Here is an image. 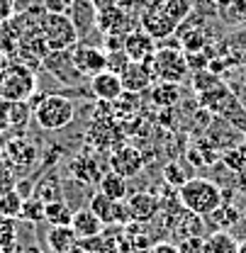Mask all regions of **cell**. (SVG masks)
I'll return each mask as SVG.
<instances>
[{
    "instance_id": "18",
    "label": "cell",
    "mask_w": 246,
    "mask_h": 253,
    "mask_svg": "<svg viewBox=\"0 0 246 253\" xmlns=\"http://www.w3.org/2000/svg\"><path fill=\"white\" fill-rule=\"evenodd\" d=\"M120 78H122L124 93H134V95L144 93V90L151 88V83H154V76H151L149 66H147V63H134V61H129L124 66Z\"/></svg>"
},
{
    "instance_id": "34",
    "label": "cell",
    "mask_w": 246,
    "mask_h": 253,
    "mask_svg": "<svg viewBox=\"0 0 246 253\" xmlns=\"http://www.w3.org/2000/svg\"><path fill=\"white\" fill-rule=\"evenodd\" d=\"M163 178H166V183H171L173 188L178 190L183 185L185 180H188V175H185V170L178 166V163H168L166 168H163Z\"/></svg>"
},
{
    "instance_id": "11",
    "label": "cell",
    "mask_w": 246,
    "mask_h": 253,
    "mask_svg": "<svg viewBox=\"0 0 246 253\" xmlns=\"http://www.w3.org/2000/svg\"><path fill=\"white\" fill-rule=\"evenodd\" d=\"M147 161H144V154L132 146V144H120L117 149L110 151V170L122 175V178H137L142 170H144Z\"/></svg>"
},
{
    "instance_id": "13",
    "label": "cell",
    "mask_w": 246,
    "mask_h": 253,
    "mask_svg": "<svg viewBox=\"0 0 246 253\" xmlns=\"http://www.w3.org/2000/svg\"><path fill=\"white\" fill-rule=\"evenodd\" d=\"M139 30H144L149 37H154L156 42H158V39H166L173 32H178V25L158 5V7H149V10L139 12Z\"/></svg>"
},
{
    "instance_id": "31",
    "label": "cell",
    "mask_w": 246,
    "mask_h": 253,
    "mask_svg": "<svg viewBox=\"0 0 246 253\" xmlns=\"http://www.w3.org/2000/svg\"><path fill=\"white\" fill-rule=\"evenodd\" d=\"M207 219L217 224L215 231H229V226L239 221V210H237V207H232V205H224V202H222V205L217 207Z\"/></svg>"
},
{
    "instance_id": "30",
    "label": "cell",
    "mask_w": 246,
    "mask_h": 253,
    "mask_svg": "<svg viewBox=\"0 0 246 253\" xmlns=\"http://www.w3.org/2000/svg\"><path fill=\"white\" fill-rule=\"evenodd\" d=\"M10 131L22 134V129L27 126L32 117V105L30 102H10Z\"/></svg>"
},
{
    "instance_id": "24",
    "label": "cell",
    "mask_w": 246,
    "mask_h": 253,
    "mask_svg": "<svg viewBox=\"0 0 246 253\" xmlns=\"http://www.w3.org/2000/svg\"><path fill=\"white\" fill-rule=\"evenodd\" d=\"M98 192L107 195V197L115 200V202H124V200L129 197L127 178L117 175V173H112V170H107V173H102V178H100V183H98Z\"/></svg>"
},
{
    "instance_id": "26",
    "label": "cell",
    "mask_w": 246,
    "mask_h": 253,
    "mask_svg": "<svg viewBox=\"0 0 246 253\" xmlns=\"http://www.w3.org/2000/svg\"><path fill=\"white\" fill-rule=\"evenodd\" d=\"M73 212L71 205L66 200H56V202H49L47 210H44V221L49 226H71V219H73Z\"/></svg>"
},
{
    "instance_id": "47",
    "label": "cell",
    "mask_w": 246,
    "mask_h": 253,
    "mask_svg": "<svg viewBox=\"0 0 246 253\" xmlns=\"http://www.w3.org/2000/svg\"><path fill=\"white\" fill-rule=\"evenodd\" d=\"M12 2H17V0H12Z\"/></svg>"
},
{
    "instance_id": "32",
    "label": "cell",
    "mask_w": 246,
    "mask_h": 253,
    "mask_svg": "<svg viewBox=\"0 0 246 253\" xmlns=\"http://www.w3.org/2000/svg\"><path fill=\"white\" fill-rule=\"evenodd\" d=\"M161 10L181 27L185 20H188L190 10H193V0H163L161 2Z\"/></svg>"
},
{
    "instance_id": "29",
    "label": "cell",
    "mask_w": 246,
    "mask_h": 253,
    "mask_svg": "<svg viewBox=\"0 0 246 253\" xmlns=\"http://www.w3.org/2000/svg\"><path fill=\"white\" fill-rule=\"evenodd\" d=\"M17 251V219L0 217V253Z\"/></svg>"
},
{
    "instance_id": "14",
    "label": "cell",
    "mask_w": 246,
    "mask_h": 253,
    "mask_svg": "<svg viewBox=\"0 0 246 253\" xmlns=\"http://www.w3.org/2000/svg\"><path fill=\"white\" fill-rule=\"evenodd\" d=\"M124 54H127V59L134 63H147L151 56L156 54V39L154 37H149L144 30H137L129 32L127 37H124Z\"/></svg>"
},
{
    "instance_id": "1",
    "label": "cell",
    "mask_w": 246,
    "mask_h": 253,
    "mask_svg": "<svg viewBox=\"0 0 246 253\" xmlns=\"http://www.w3.org/2000/svg\"><path fill=\"white\" fill-rule=\"evenodd\" d=\"M178 202L183 205L185 212H193V214L207 219L224 202V192L217 183L207 180V178H188L178 188Z\"/></svg>"
},
{
    "instance_id": "2",
    "label": "cell",
    "mask_w": 246,
    "mask_h": 253,
    "mask_svg": "<svg viewBox=\"0 0 246 253\" xmlns=\"http://www.w3.org/2000/svg\"><path fill=\"white\" fill-rule=\"evenodd\" d=\"M30 105L34 122L44 131H59V129L68 126L76 120V105L66 95L59 93L34 95V102L30 100Z\"/></svg>"
},
{
    "instance_id": "17",
    "label": "cell",
    "mask_w": 246,
    "mask_h": 253,
    "mask_svg": "<svg viewBox=\"0 0 246 253\" xmlns=\"http://www.w3.org/2000/svg\"><path fill=\"white\" fill-rule=\"evenodd\" d=\"M42 68H47L56 81H61V83H76L78 78H81V73L76 71V66H73V59H71V51H49L47 54V59L42 63Z\"/></svg>"
},
{
    "instance_id": "37",
    "label": "cell",
    "mask_w": 246,
    "mask_h": 253,
    "mask_svg": "<svg viewBox=\"0 0 246 253\" xmlns=\"http://www.w3.org/2000/svg\"><path fill=\"white\" fill-rule=\"evenodd\" d=\"M178 253H202V236H188V239H181Z\"/></svg>"
},
{
    "instance_id": "16",
    "label": "cell",
    "mask_w": 246,
    "mask_h": 253,
    "mask_svg": "<svg viewBox=\"0 0 246 253\" xmlns=\"http://www.w3.org/2000/svg\"><path fill=\"white\" fill-rule=\"evenodd\" d=\"M91 93L95 95V100L100 102H117L124 95V85L120 73H112V71H102L98 76L91 78Z\"/></svg>"
},
{
    "instance_id": "7",
    "label": "cell",
    "mask_w": 246,
    "mask_h": 253,
    "mask_svg": "<svg viewBox=\"0 0 246 253\" xmlns=\"http://www.w3.org/2000/svg\"><path fill=\"white\" fill-rule=\"evenodd\" d=\"M0 158L5 163H10V168L15 173L17 170H30L32 166L37 163V158H39V149H37V144L32 141L30 136L15 134L7 141H2V156Z\"/></svg>"
},
{
    "instance_id": "12",
    "label": "cell",
    "mask_w": 246,
    "mask_h": 253,
    "mask_svg": "<svg viewBox=\"0 0 246 253\" xmlns=\"http://www.w3.org/2000/svg\"><path fill=\"white\" fill-rule=\"evenodd\" d=\"M88 210L98 214V219L102 221L105 226H110V224H127L129 221V214H127V205L124 202H115V200H110L107 195H102V192H95L91 195V200H88Z\"/></svg>"
},
{
    "instance_id": "39",
    "label": "cell",
    "mask_w": 246,
    "mask_h": 253,
    "mask_svg": "<svg viewBox=\"0 0 246 253\" xmlns=\"http://www.w3.org/2000/svg\"><path fill=\"white\" fill-rule=\"evenodd\" d=\"M224 161H227V166H232L234 170H239V168L246 163L244 156H242V151H229V154L224 156Z\"/></svg>"
},
{
    "instance_id": "3",
    "label": "cell",
    "mask_w": 246,
    "mask_h": 253,
    "mask_svg": "<svg viewBox=\"0 0 246 253\" xmlns=\"http://www.w3.org/2000/svg\"><path fill=\"white\" fill-rule=\"evenodd\" d=\"M37 90V73L20 61H7L0 73V100L7 102H30Z\"/></svg>"
},
{
    "instance_id": "21",
    "label": "cell",
    "mask_w": 246,
    "mask_h": 253,
    "mask_svg": "<svg viewBox=\"0 0 246 253\" xmlns=\"http://www.w3.org/2000/svg\"><path fill=\"white\" fill-rule=\"evenodd\" d=\"M68 17L73 20L81 39L86 37V32L95 30V25H98V10H95V5H93L91 0H76L73 7H71V12H68Z\"/></svg>"
},
{
    "instance_id": "27",
    "label": "cell",
    "mask_w": 246,
    "mask_h": 253,
    "mask_svg": "<svg viewBox=\"0 0 246 253\" xmlns=\"http://www.w3.org/2000/svg\"><path fill=\"white\" fill-rule=\"evenodd\" d=\"M178 100H181V88L176 83L156 81V85H151V102L158 107H173Z\"/></svg>"
},
{
    "instance_id": "5",
    "label": "cell",
    "mask_w": 246,
    "mask_h": 253,
    "mask_svg": "<svg viewBox=\"0 0 246 253\" xmlns=\"http://www.w3.org/2000/svg\"><path fill=\"white\" fill-rule=\"evenodd\" d=\"M147 66H149L154 81H161V83H176V85H181L185 78H188V73H190L185 51L173 49V46L156 49V54L147 61Z\"/></svg>"
},
{
    "instance_id": "28",
    "label": "cell",
    "mask_w": 246,
    "mask_h": 253,
    "mask_svg": "<svg viewBox=\"0 0 246 253\" xmlns=\"http://www.w3.org/2000/svg\"><path fill=\"white\" fill-rule=\"evenodd\" d=\"M22 200H25V197L17 192V188L2 190V192H0V217H7V219H20Z\"/></svg>"
},
{
    "instance_id": "4",
    "label": "cell",
    "mask_w": 246,
    "mask_h": 253,
    "mask_svg": "<svg viewBox=\"0 0 246 253\" xmlns=\"http://www.w3.org/2000/svg\"><path fill=\"white\" fill-rule=\"evenodd\" d=\"M39 32H42L49 51H71L81 42V34L76 30L73 20L68 15H59V12H44L39 17Z\"/></svg>"
},
{
    "instance_id": "19",
    "label": "cell",
    "mask_w": 246,
    "mask_h": 253,
    "mask_svg": "<svg viewBox=\"0 0 246 253\" xmlns=\"http://www.w3.org/2000/svg\"><path fill=\"white\" fill-rule=\"evenodd\" d=\"M124 205H127L129 221H149L161 207L158 197L149 195V192H134L124 200Z\"/></svg>"
},
{
    "instance_id": "8",
    "label": "cell",
    "mask_w": 246,
    "mask_h": 253,
    "mask_svg": "<svg viewBox=\"0 0 246 253\" xmlns=\"http://www.w3.org/2000/svg\"><path fill=\"white\" fill-rule=\"evenodd\" d=\"M137 27H139V17L132 15L129 10H124L122 5L98 12L95 30L100 32L102 37H127L129 32H134Z\"/></svg>"
},
{
    "instance_id": "46",
    "label": "cell",
    "mask_w": 246,
    "mask_h": 253,
    "mask_svg": "<svg viewBox=\"0 0 246 253\" xmlns=\"http://www.w3.org/2000/svg\"><path fill=\"white\" fill-rule=\"evenodd\" d=\"M0 156H2V141H0Z\"/></svg>"
},
{
    "instance_id": "43",
    "label": "cell",
    "mask_w": 246,
    "mask_h": 253,
    "mask_svg": "<svg viewBox=\"0 0 246 253\" xmlns=\"http://www.w3.org/2000/svg\"><path fill=\"white\" fill-rule=\"evenodd\" d=\"M20 253H47V251H42L39 246H34V244H32V246H27V249H22Z\"/></svg>"
},
{
    "instance_id": "35",
    "label": "cell",
    "mask_w": 246,
    "mask_h": 253,
    "mask_svg": "<svg viewBox=\"0 0 246 253\" xmlns=\"http://www.w3.org/2000/svg\"><path fill=\"white\" fill-rule=\"evenodd\" d=\"M12 188H17V175L10 168V163H5L0 158V192L2 190H12Z\"/></svg>"
},
{
    "instance_id": "22",
    "label": "cell",
    "mask_w": 246,
    "mask_h": 253,
    "mask_svg": "<svg viewBox=\"0 0 246 253\" xmlns=\"http://www.w3.org/2000/svg\"><path fill=\"white\" fill-rule=\"evenodd\" d=\"M76 244H78V236L71 226H49V231H47L49 253H68Z\"/></svg>"
},
{
    "instance_id": "41",
    "label": "cell",
    "mask_w": 246,
    "mask_h": 253,
    "mask_svg": "<svg viewBox=\"0 0 246 253\" xmlns=\"http://www.w3.org/2000/svg\"><path fill=\"white\" fill-rule=\"evenodd\" d=\"M93 5H95V10L98 12H102V10H110V7H117L120 5V0H91Z\"/></svg>"
},
{
    "instance_id": "36",
    "label": "cell",
    "mask_w": 246,
    "mask_h": 253,
    "mask_svg": "<svg viewBox=\"0 0 246 253\" xmlns=\"http://www.w3.org/2000/svg\"><path fill=\"white\" fill-rule=\"evenodd\" d=\"M47 12H59V15H68L76 0H42Z\"/></svg>"
},
{
    "instance_id": "33",
    "label": "cell",
    "mask_w": 246,
    "mask_h": 253,
    "mask_svg": "<svg viewBox=\"0 0 246 253\" xmlns=\"http://www.w3.org/2000/svg\"><path fill=\"white\" fill-rule=\"evenodd\" d=\"M44 210H47V205L39 200V197H25L22 200V210H20V219L22 221H30V224H39V221H44Z\"/></svg>"
},
{
    "instance_id": "15",
    "label": "cell",
    "mask_w": 246,
    "mask_h": 253,
    "mask_svg": "<svg viewBox=\"0 0 246 253\" xmlns=\"http://www.w3.org/2000/svg\"><path fill=\"white\" fill-rule=\"evenodd\" d=\"M68 173H71V178H73L76 183L88 185V188L98 185L100 178H102V168H100L98 158L91 156V154H78V156L71 158V163H68Z\"/></svg>"
},
{
    "instance_id": "23",
    "label": "cell",
    "mask_w": 246,
    "mask_h": 253,
    "mask_svg": "<svg viewBox=\"0 0 246 253\" xmlns=\"http://www.w3.org/2000/svg\"><path fill=\"white\" fill-rule=\"evenodd\" d=\"M32 195L39 197L44 205L56 202V200H63V185H61V180H59V175H56V173H47V175H42V178L34 183Z\"/></svg>"
},
{
    "instance_id": "9",
    "label": "cell",
    "mask_w": 246,
    "mask_h": 253,
    "mask_svg": "<svg viewBox=\"0 0 246 253\" xmlns=\"http://www.w3.org/2000/svg\"><path fill=\"white\" fill-rule=\"evenodd\" d=\"M47 54H49V46H47V42H44V37H42V32H39V22H34V25L27 27V32H25L22 39H20L15 61L25 63L27 68L37 71V68L44 63Z\"/></svg>"
},
{
    "instance_id": "20",
    "label": "cell",
    "mask_w": 246,
    "mask_h": 253,
    "mask_svg": "<svg viewBox=\"0 0 246 253\" xmlns=\"http://www.w3.org/2000/svg\"><path fill=\"white\" fill-rule=\"evenodd\" d=\"M71 229L76 231L78 241H91V239H100V236H102L105 224L98 219V214L91 212L88 207H81V210H76V212H73Z\"/></svg>"
},
{
    "instance_id": "42",
    "label": "cell",
    "mask_w": 246,
    "mask_h": 253,
    "mask_svg": "<svg viewBox=\"0 0 246 253\" xmlns=\"http://www.w3.org/2000/svg\"><path fill=\"white\" fill-rule=\"evenodd\" d=\"M68 253H100V251H98V249H91L86 241H78V244H76V246H73Z\"/></svg>"
},
{
    "instance_id": "10",
    "label": "cell",
    "mask_w": 246,
    "mask_h": 253,
    "mask_svg": "<svg viewBox=\"0 0 246 253\" xmlns=\"http://www.w3.org/2000/svg\"><path fill=\"white\" fill-rule=\"evenodd\" d=\"M71 59H73L76 71L81 73V78H93V76L107 71V51L100 46H93V44L78 42L71 49Z\"/></svg>"
},
{
    "instance_id": "40",
    "label": "cell",
    "mask_w": 246,
    "mask_h": 253,
    "mask_svg": "<svg viewBox=\"0 0 246 253\" xmlns=\"http://www.w3.org/2000/svg\"><path fill=\"white\" fill-rule=\"evenodd\" d=\"M147 253H178V246L176 244H168V241H158Z\"/></svg>"
},
{
    "instance_id": "45",
    "label": "cell",
    "mask_w": 246,
    "mask_h": 253,
    "mask_svg": "<svg viewBox=\"0 0 246 253\" xmlns=\"http://www.w3.org/2000/svg\"><path fill=\"white\" fill-rule=\"evenodd\" d=\"M5 66H7V59H5V56H0V73H2V68H5Z\"/></svg>"
},
{
    "instance_id": "44",
    "label": "cell",
    "mask_w": 246,
    "mask_h": 253,
    "mask_svg": "<svg viewBox=\"0 0 246 253\" xmlns=\"http://www.w3.org/2000/svg\"><path fill=\"white\" fill-rule=\"evenodd\" d=\"M237 253H246V239H242V241H239V249H237Z\"/></svg>"
},
{
    "instance_id": "25",
    "label": "cell",
    "mask_w": 246,
    "mask_h": 253,
    "mask_svg": "<svg viewBox=\"0 0 246 253\" xmlns=\"http://www.w3.org/2000/svg\"><path fill=\"white\" fill-rule=\"evenodd\" d=\"M239 241L229 231H210L202 236V253H237Z\"/></svg>"
},
{
    "instance_id": "38",
    "label": "cell",
    "mask_w": 246,
    "mask_h": 253,
    "mask_svg": "<svg viewBox=\"0 0 246 253\" xmlns=\"http://www.w3.org/2000/svg\"><path fill=\"white\" fill-rule=\"evenodd\" d=\"M10 102L7 100H0V134L2 131H10Z\"/></svg>"
},
{
    "instance_id": "6",
    "label": "cell",
    "mask_w": 246,
    "mask_h": 253,
    "mask_svg": "<svg viewBox=\"0 0 246 253\" xmlns=\"http://www.w3.org/2000/svg\"><path fill=\"white\" fill-rule=\"evenodd\" d=\"M200 102H202L210 112H215L219 117L229 120L234 126H239L242 131H246V107L224 83H219L217 88L207 90V93H200Z\"/></svg>"
}]
</instances>
